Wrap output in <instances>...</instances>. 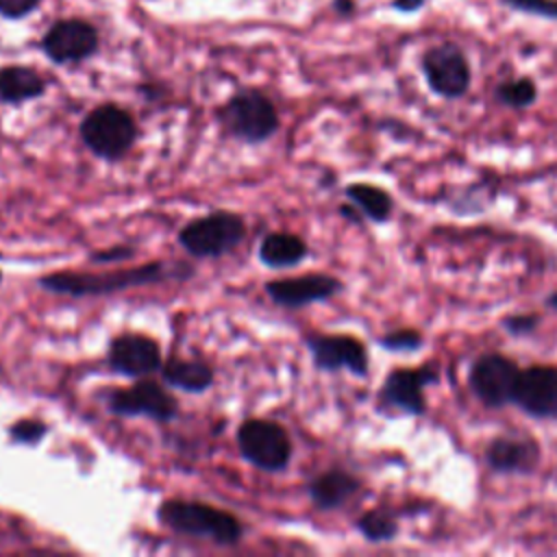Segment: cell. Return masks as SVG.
I'll use <instances>...</instances> for the list:
<instances>
[{"mask_svg": "<svg viewBox=\"0 0 557 557\" xmlns=\"http://www.w3.org/2000/svg\"><path fill=\"white\" fill-rule=\"evenodd\" d=\"M48 433V424L44 420L37 418H20L15 422L9 424L7 435L13 444H22V446H35L39 444Z\"/></svg>", "mask_w": 557, "mask_h": 557, "instance_id": "cell-24", "label": "cell"}, {"mask_svg": "<svg viewBox=\"0 0 557 557\" xmlns=\"http://www.w3.org/2000/svg\"><path fill=\"white\" fill-rule=\"evenodd\" d=\"M41 0H0V17L24 20L37 11Z\"/></svg>", "mask_w": 557, "mask_h": 557, "instance_id": "cell-28", "label": "cell"}, {"mask_svg": "<svg viewBox=\"0 0 557 557\" xmlns=\"http://www.w3.org/2000/svg\"><path fill=\"white\" fill-rule=\"evenodd\" d=\"M357 9L355 0H333V11L339 15H352Z\"/></svg>", "mask_w": 557, "mask_h": 557, "instance_id": "cell-31", "label": "cell"}, {"mask_svg": "<svg viewBox=\"0 0 557 557\" xmlns=\"http://www.w3.org/2000/svg\"><path fill=\"white\" fill-rule=\"evenodd\" d=\"M344 196L359 209L363 218L374 224H383L392 218L394 200L387 189L372 183H350L344 187Z\"/></svg>", "mask_w": 557, "mask_h": 557, "instance_id": "cell-21", "label": "cell"}, {"mask_svg": "<svg viewBox=\"0 0 557 557\" xmlns=\"http://www.w3.org/2000/svg\"><path fill=\"white\" fill-rule=\"evenodd\" d=\"M305 346L313 359V366L322 372L346 370L355 376H368V350L366 344L346 333H307Z\"/></svg>", "mask_w": 557, "mask_h": 557, "instance_id": "cell-12", "label": "cell"}, {"mask_svg": "<svg viewBox=\"0 0 557 557\" xmlns=\"http://www.w3.org/2000/svg\"><path fill=\"white\" fill-rule=\"evenodd\" d=\"M420 70L424 74L429 89L440 98L457 100L466 96V91L470 89V63L463 50L453 41L426 48L420 57Z\"/></svg>", "mask_w": 557, "mask_h": 557, "instance_id": "cell-8", "label": "cell"}, {"mask_svg": "<svg viewBox=\"0 0 557 557\" xmlns=\"http://www.w3.org/2000/svg\"><path fill=\"white\" fill-rule=\"evenodd\" d=\"M135 255V248L131 246H124V244H117V246H111V248H104V250H96L89 255V261L94 263H111V261H126Z\"/></svg>", "mask_w": 557, "mask_h": 557, "instance_id": "cell-29", "label": "cell"}, {"mask_svg": "<svg viewBox=\"0 0 557 557\" xmlns=\"http://www.w3.org/2000/svg\"><path fill=\"white\" fill-rule=\"evenodd\" d=\"M0 283H2V270H0Z\"/></svg>", "mask_w": 557, "mask_h": 557, "instance_id": "cell-33", "label": "cell"}, {"mask_svg": "<svg viewBox=\"0 0 557 557\" xmlns=\"http://www.w3.org/2000/svg\"><path fill=\"white\" fill-rule=\"evenodd\" d=\"M259 261L265 268H274V270H283V268H294L298 265L307 255H309V246L307 242L289 231H274L268 233L261 244H259Z\"/></svg>", "mask_w": 557, "mask_h": 557, "instance_id": "cell-20", "label": "cell"}, {"mask_svg": "<svg viewBox=\"0 0 557 557\" xmlns=\"http://www.w3.org/2000/svg\"><path fill=\"white\" fill-rule=\"evenodd\" d=\"M500 326L511 337H527V335H533L535 329L540 326V315L537 313H511L505 320H500Z\"/></svg>", "mask_w": 557, "mask_h": 557, "instance_id": "cell-27", "label": "cell"}, {"mask_svg": "<svg viewBox=\"0 0 557 557\" xmlns=\"http://www.w3.org/2000/svg\"><path fill=\"white\" fill-rule=\"evenodd\" d=\"M485 463L500 474H531L540 463V446L524 433H503L485 446Z\"/></svg>", "mask_w": 557, "mask_h": 557, "instance_id": "cell-16", "label": "cell"}, {"mask_svg": "<svg viewBox=\"0 0 557 557\" xmlns=\"http://www.w3.org/2000/svg\"><path fill=\"white\" fill-rule=\"evenodd\" d=\"M520 368L500 352L479 355L468 372V387L487 409H500L511 403Z\"/></svg>", "mask_w": 557, "mask_h": 557, "instance_id": "cell-11", "label": "cell"}, {"mask_svg": "<svg viewBox=\"0 0 557 557\" xmlns=\"http://www.w3.org/2000/svg\"><path fill=\"white\" fill-rule=\"evenodd\" d=\"M137 135L133 113L115 102L94 107L78 124L83 146L102 161H120L135 146Z\"/></svg>", "mask_w": 557, "mask_h": 557, "instance_id": "cell-4", "label": "cell"}, {"mask_svg": "<svg viewBox=\"0 0 557 557\" xmlns=\"http://www.w3.org/2000/svg\"><path fill=\"white\" fill-rule=\"evenodd\" d=\"M494 98L509 109H527L537 100V85L529 76L509 78L496 85Z\"/></svg>", "mask_w": 557, "mask_h": 557, "instance_id": "cell-23", "label": "cell"}, {"mask_svg": "<svg viewBox=\"0 0 557 557\" xmlns=\"http://www.w3.org/2000/svg\"><path fill=\"white\" fill-rule=\"evenodd\" d=\"M511 403L535 420L557 418V366L533 363L520 370Z\"/></svg>", "mask_w": 557, "mask_h": 557, "instance_id": "cell-13", "label": "cell"}, {"mask_svg": "<svg viewBox=\"0 0 557 557\" xmlns=\"http://www.w3.org/2000/svg\"><path fill=\"white\" fill-rule=\"evenodd\" d=\"M0 372H2V366H0Z\"/></svg>", "mask_w": 557, "mask_h": 557, "instance_id": "cell-34", "label": "cell"}, {"mask_svg": "<svg viewBox=\"0 0 557 557\" xmlns=\"http://www.w3.org/2000/svg\"><path fill=\"white\" fill-rule=\"evenodd\" d=\"M239 455L263 472H283L292 461V437L274 420L248 418L237 429Z\"/></svg>", "mask_w": 557, "mask_h": 557, "instance_id": "cell-6", "label": "cell"}, {"mask_svg": "<svg viewBox=\"0 0 557 557\" xmlns=\"http://www.w3.org/2000/svg\"><path fill=\"white\" fill-rule=\"evenodd\" d=\"M361 481L342 468H329L307 483V496L322 511H333L344 507L357 492Z\"/></svg>", "mask_w": 557, "mask_h": 557, "instance_id": "cell-17", "label": "cell"}, {"mask_svg": "<svg viewBox=\"0 0 557 557\" xmlns=\"http://www.w3.org/2000/svg\"><path fill=\"white\" fill-rule=\"evenodd\" d=\"M546 307H548V309H555V311H557V292H550V294L546 296Z\"/></svg>", "mask_w": 557, "mask_h": 557, "instance_id": "cell-32", "label": "cell"}, {"mask_svg": "<svg viewBox=\"0 0 557 557\" xmlns=\"http://www.w3.org/2000/svg\"><path fill=\"white\" fill-rule=\"evenodd\" d=\"M437 381V361H429L420 368H394L379 389V405L383 409H394L405 416L418 418L426 411L424 389Z\"/></svg>", "mask_w": 557, "mask_h": 557, "instance_id": "cell-10", "label": "cell"}, {"mask_svg": "<svg viewBox=\"0 0 557 557\" xmlns=\"http://www.w3.org/2000/svg\"><path fill=\"white\" fill-rule=\"evenodd\" d=\"M344 289L342 281L331 274L322 272H309L300 276H287V278H274L263 285L265 296L285 309H300L313 302L331 300L335 294Z\"/></svg>", "mask_w": 557, "mask_h": 557, "instance_id": "cell-15", "label": "cell"}, {"mask_svg": "<svg viewBox=\"0 0 557 557\" xmlns=\"http://www.w3.org/2000/svg\"><path fill=\"white\" fill-rule=\"evenodd\" d=\"M500 2L518 13H527L544 20H557V0H500Z\"/></svg>", "mask_w": 557, "mask_h": 557, "instance_id": "cell-26", "label": "cell"}, {"mask_svg": "<svg viewBox=\"0 0 557 557\" xmlns=\"http://www.w3.org/2000/svg\"><path fill=\"white\" fill-rule=\"evenodd\" d=\"M107 409L113 416H122V418L146 416L154 422H170L178 416V403L168 392V385L163 387L150 376L137 379L135 385L131 387H120L109 392Z\"/></svg>", "mask_w": 557, "mask_h": 557, "instance_id": "cell-9", "label": "cell"}, {"mask_svg": "<svg viewBox=\"0 0 557 557\" xmlns=\"http://www.w3.org/2000/svg\"><path fill=\"white\" fill-rule=\"evenodd\" d=\"M246 237V222L233 211H211L189 220L176 235L178 246L196 259H215L235 250Z\"/></svg>", "mask_w": 557, "mask_h": 557, "instance_id": "cell-5", "label": "cell"}, {"mask_svg": "<svg viewBox=\"0 0 557 557\" xmlns=\"http://www.w3.org/2000/svg\"><path fill=\"white\" fill-rule=\"evenodd\" d=\"M46 78L30 65H2L0 67V102L9 107H20L24 102L37 100L46 94Z\"/></svg>", "mask_w": 557, "mask_h": 557, "instance_id": "cell-18", "label": "cell"}, {"mask_svg": "<svg viewBox=\"0 0 557 557\" xmlns=\"http://www.w3.org/2000/svg\"><path fill=\"white\" fill-rule=\"evenodd\" d=\"M39 50L54 65L83 63L100 50L98 26L83 17L54 20L41 35Z\"/></svg>", "mask_w": 557, "mask_h": 557, "instance_id": "cell-7", "label": "cell"}, {"mask_svg": "<svg viewBox=\"0 0 557 557\" xmlns=\"http://www.w3.org/2000/svg\"><path fill=\"white\" fill-rule=\"evenodd\" d=\"M426 0H392L389 9L398 11V13H416L424 7Z\"/></svg>", "mask_w": 557, "mask_h": 557, "instance_id": "cell-30", "label": "cell"}, {"mask_svg": "<svg viewBox=\"0 0 557 557\" xmlns=\"http://www.w3.org/2000/svg\"><path fill=\"white\" fill-rule=\"evenodd\" d=\"M355 529L372 544H381V542H392L400 527L396 522V518L385 511V509H370L363 511L357 520H355Z\"/></svg>", "mask_w": 557, "mask_h": 557, "instance_id": "cell-22", "label": "cell"}, {"mask_svg": "<svg viewBox=\"0 0 557 557\" xmlns=\"http://www.w3.org/2000/svg\"><path fill=\"white\" fill-rule=\"evenodd\" d=\"M194 274V268L178 261V263H163L150 261L135 268H120L111 272H74V270H59L37 278V285L50 294H65L72 298H91V296H109L131 287L161 283L168 278L187 281Z\"/></svg>", "mask_w": 557, "mask_h": 557, "instance_id": "cell-1", "label": "cell"}, {"mask_svg": "<svg viewBox=\"0 0 557 557\" xmlns=\"http://www.w3.org/2000/svg\"><path fill=\"white\" fill-rule=\"evenodd\" d=\"M424 335L418 329H394L379 337V346L389 352H413L422 348Z\"/></svg>", "mask_w": 557, "mask_h": 557, "instance_id": "cell-25", "label": "cell"}, {"mask_svg": "<svg viewBox=\"0 0 557 557\" xmlns=\"http://www.w3.org/2000/svg\"><path fill=\"white\" fill-rule=\"evenodd\" d=\"M157 520L178 535L209 540L218 546H235L244 537V524L237 516L205 500L165 498L157 507Z\"/></svg>", "mask_w": 557, "mask_h": 557, "instance_id": "cell-2", "label": "cell"}, {"mask_svg": "<svg viewBox=\"0 0 557 557\" xmlns=\"http://www.w3.org/2000/svg\"><path fill=\"white\" fill-rule=\"evenodd\" d=\"M107 366L122 376L141 379L161 370L163 355L152 337L144 333H122L109 342Z\"/></svg>", "mask_w": 557, "mask_h": 557, "instance_id": "cell-14", "label": "cell"}, {"mask_svg": "<svg viewBox=\"0 0 557 557\" xmlns=\"http://www.w3.org/2000/svg\"><path fill=\"white\" fill-rule=\"evenodd\" d=\"M161 381L168 387L183 389L187 394H202L207 392L213 381L215 372L209 363L198 359H183V357H170L161 366Z\"/></svg>", "mask_w": 557, "mask_h": 557, "instance_id": "cell-19", "label": "cell"}, {"mask_svg": "<svg viewBox=\"0 0 557 557\" xmlns=\"http://www.w3.org/2000/svg\"><path fill=\"white\" fill-rule=\"evenodd\" d=\"M226 135L244 144H263L281 126L278 111L268 94L257 87L237 89L215 113Z\"/></svg>", "mask_w": 557, "mask_h": 557, "instance_id": "cell-3", "label": "cell"}]
</instances>
